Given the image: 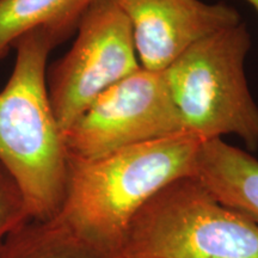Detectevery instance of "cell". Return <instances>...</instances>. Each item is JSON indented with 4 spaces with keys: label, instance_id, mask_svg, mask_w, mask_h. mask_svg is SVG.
Instances as JSON below:
<instances>
[{
    "label": "cell",
    "instance_id": "6da1fadb",
    "mask_svg": "<svg viewBox=\"0 0 258 258\" xmlns=\"http://www.w3.org/2000/svg\"><path fill=\"white\" fill-rule=\"evenodd\" d=\"M203 141L183 132L92 159L69 156L66 194L56 217L120 252L135 214L173 180L192 176Z\"/></svg>",
    "mask_w": 258,
    "mask_h": 258
},
{
    "label": "cell",
    "instance_id": "7a4b0ae2",
    "mask_svg": "<svg viewBox=\"0 0 258 258\" xmlns=\"http://www.w3.org/2000/svg\"><path fill=\"white\" fill-rule=\"evenodd\" d=\"M56 47L36 29L16 42L15 67L0 91V163L21 186L31 220L56 217L69 178V152L47 88Z\"/></svg>",
    "mask_w": 258,
    "mask_h": 258
},
{
    "label": "cell",
    "instance_id": "3957f363",
    "mask_svg": "<svg viewBox=\"0 0 258 258\" xmlns=\"http://www.w3.org/2000/svg\"><path fill=\"white\" fill-rule=\"evenodd\" d=\"M123 258H258V226L194 176L156 194L129 224Z\"/></svg>",
    "mask_w": 258,
    "mask_h": 258
},
{
    "label": "cell",
    "instance_id": "277c9868",
    "mask_svg": "<svg viewBox=\"0 0 258 258\" xmlns=\"http://www.w3.org/2000/svg\"><path fill=\"white\" fill-rule=\"evenodd\" d=\"M251 49L246 24L199 41L164 71L185 132L203 140L235 135L258 148V105L245 73Z\"/></svg>",
    "mask_w": 258,
    "mask_h": 258
},
{
    "label": "cell",
    "instance_id": "5b68a950",
    "mask_svg": "<svg viewBox=\"0 0 258 258\" xmlns=\"http://www.w3.org/2000/svg\"><path fill=\"white\" fill-rule=\"evenodd\" d=\"M64 55L47 69L48 95L62 133L105 90L141 69L129 21L115 0H96Z\"/></svg>",
    "mask_w": 258,
    "mask_h": 258
},
{
    "label": "cell",
    "instance_id": "8992f818",
    "mask_svg": "<svg viewBox=\"0 0 258 258\" xmlns=\"http://www.w3.org/2000/svg\"><path fill=\"white\" fill-rule=\"evenodd\" d=\"M183 132L164 72L141 67L97 97L63 141L70 157L92 159Z\"/></svg>",
    "mask_w": 258,
    "mask_h": 258
},
{
    "label": "cell",
    "instance_id": "52a82bcc",
    "mask_svg": "<svg viewBox=\"0 0 258 258\" xmlns=\"http://www.w3.org/2000/svg\"><path fill=\"white\" fill-rule=\"evenodd\" d=\"M127 16L140 66L164 72L184 51L215 32L241 23L225 3L202 0H115Z\"/></svg>",
    "mask_w": 258,
    "mask_h": 258
},
{
    "label": "cell",
    "instance_id": "ba28073f",
    "mask_svg": "<svg viewBox=\"0 0 258 258\" xmlns=\"http://www.w3.org/2000/svg\"><path fill=\"white\" fill-rule=\"evenodd\" d=\"M192 176L219 201L258 226V159L222 139L206 140Z\"/></svg>",
    "mask_w": 258,
    "mask_h": 258
},
{
    "label": "cell",
    "instance_id": "9c48e42d",
    "mask_svg": "<svg viewBox=\"0 0 258 258\" xmlns=\"http://www.w3.org/2000/svg\"><path fill=\"white\" fill-rule=\"evenodd\" d=\"M96 0H0V60L29 31L41 29L56 46L76 34Z\"/></svg>",
    "mask_w": 258,
    "mask_h": 258
},
{
    "label": "cell",
    "instance_id": "30bf717a",
    "mask_svg": "<svg viewBox=\"0 0 258 258\" xmlns=\"http://www.w3.org/2000/svg\"><path fill=\"white\" fill-rule=\"evenodd\" d=\"M0 258H123L76 231L60 218L30 220L10 235Z\"/></svg>",
    "mask_w": 258,
    "mask_h": 258
},
{
    "label": "cell",
    "instance_id": "8fae6325",
    "mask_svg": "<svg viewBox=\"0 0 258 258\" xmlns=\"http://www.w3.org/2000/svg\"><path fill=\"white\" fill-rule=\"evenodd\" d=\"M30 220L21 186L0 163V249L10 235Z\"/></svg>",
    "mask_w": 258,
    "mask_h": 258
},
{
    "label": "cell",
    "instance_id": "7c38bea8",
    "mask_svg": "<svg viewBox=\"0 0 258 258\" xmlns=\"http://www.w3.org/2000/svg\"><path fill=\"white\" fill-rule=\"evenodd\" d=\"M244 2H246L247 4H250L252 8L256 10L257 14H258V0H244Z\"/></svg>",
    "mask_w": 258,
    "mask_h": 258
}]
</instances>
